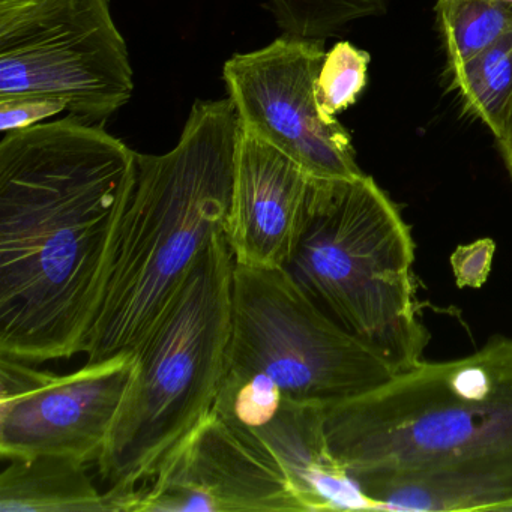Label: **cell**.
<instances>
[{"instance_id":"6da1fadb","label":"cell","mask_w":512,"mask_h":512,"mask_svg":"<svg viewBox=\"0 0 512 512\" xmlns=\"http://www.w3.org/2000/svg\"><path fill=\"white\" fill-rule=\"evenodd\" d=\"M137 152L74 116L0 140V355L83 352L100 313Z\"/></svg>"},{"instance_id":"7a4b0ae2","label":"cell","mask_w":512,"mask_h":512,"mask_svg":"<svg viewBox=\"0 0 512 512\" xmlns=\"http://www.w3.org/2000/svg\"><path fill=\"white\" fill-rule=\"evenodd\" d=\"M238 139L229 97L197 100L175 148L137 155L106 295L83 346L88 362L139 349L226 232Z\"/></svg>"},{"instance_id":"3957f363","label":"cell","mask_w":512,"mask_h":512,"mask_svg":"<svg viewBox=\"0 0 512 512\" xmlns=\"http://www.w3.org/2000/svg\"><path fill=\"white\" fill-rule=\"evenodd\" d=\"M413 263L410 227L371 176L311 178L304 227L284 269L395 374L424 361L430 340Z\"/></svg>"},{"instance_id":"277c9868","label":"cell","mask_w":512,"mask_h":512,"mask_svg":"<svg viewBox=\"0 0 512 512\" xmlns=\"http://www.w3.org/2000/svg\"><path fill=\"white\" fill-rule=\"evenodd\" d=\"M326 442L350 476L512 452V338L463 358L419 362L325 409Z\"/></svg>"},{"instance_id":"5b68a950","label":"cell","mask_w":512,"mask_h":512,"mask_svg":"<svg viewBox=\"0 0 512 512\" xmlns=\"http://www.w3.org/2000/svg\"><path fill=\"white\" fill-rule=\"evenodd\" d=\"M235 257L218 233L184 289L134 350L137 368L98 460L113 502L139 490L170 451L211 412L226 374Z\"/></svg>"},{"instance_id":"8992f818","label":"cell","mask_w":512,"mask_h":512,"mask_svg":"<svg viewBox=\"0 0 512 512\" xmlns=\"http://www.w3.org/2000/svg\"><path fill=\"white\" fill-rule=\"evenodd\" d=\"M394 374L332 322L286 269L235 265L223 383H248L274 400L328 409Z\"/></svg>"},{"instance_id":"52a82bcc","label":"cell","mask_w":512,"mask_h":512,"mask_svg":"<svg viewBox=\"0 0 512 512\" xmlns=\"http://www.w3.org/2000/svg\"><path fill=\"white\" fill-rule=\"evenodd\" d=\"M133 94L110 0H0V98H58L70 116L103 124Z\"/></svg>"},{"instance_id":"ba28073f","label":"cell","mask_w":512,"mask_h":512,"mask_svg":"<svg viewBox=\"0 0 512 512\" xmlns=\"http://www.w3.org/2000/svg\"><path fill=\"white\" fill-rule=\"evenodd\" d=\"M325 40L283 35L263 49L236 53L223 68L239 128L268 143L316 179L362 175L352 139L323 118L316 85Z\"/></svg>"},{"instance_id":"9c48e42d","label":"cell","mask_w":512,"mask_h":512,"mask_svg":"<svg viewBox=\"0 0 512 512\" xmlns=\"http://www.w3.org/2000/svg\"><path fill=\"white\" fill-rule=\"evenodd\" d=\"M136 368V352L86 362L64 376L0 355V455L98 463Z\"/></svg>"},{"instance_id":"30bf717a","label":"cell","mask_w":512,"mask_h":512,"mask_svg":"<svg viewBox=\"0 0 512 512\" xmlns=\"http://www.w3.org/2000/svg\"><path fill=\"white\" fill-rule=\"evenodd\" d=\"M302 511L286 472L244 425L211 412L172 449L145 487L113 512Z\"/></svg>"},{"instance_id":"8fae6325","label":"cell","mask_w":512,"mask_h":512,"mask_svg":"<svg viewBox=\"0 0 512 512\" xmlns=\"http://www.w3.org/2000/svg\"><path fill=\"white\" fill-rule=\"evenodd\" d=\"M311 176L239 128L226 238L236 265L284 269L298 245Z\"/></svg>"},{"instance_id":"7c38bea8","label":"cell","mask_w":512,"mask_h":512,"mask_svg":"<svg viewBox=\"0 0 512 512\" xmlns=\"http://www.w3.org/2000/svg\"><path fill=\"white\" fill-rule=\"evenodd\" d=\"M350 478L370 511L512 512V452Z\"/></svg>"},{"instance_id":"4fadbf2b","label":"cell","mask_w":512,"mask_h":512,"mask_svg":"<svg viewBox=\"0 0 512 512\" xmlns=\"http://www.w3.org/2000/svg\"><path fill=\"white\" fill-rule=\"evenodd\" d=\"M247 428L277 458L305 512L368 509L355 481L329 449L325 409L281 400L271 418Z\"/></svg>"},{"instance_id":"5bb4252c","label":"cell","mask_w":512,"mask_h":512,"mask_svg":"<svg viewBox=\"0 0 512 512\" xmlns=\"http://www.w3.org/2000/svg\"><path fill=\"white\" fill-rule=\"evenodd\" d=\"M0 512H112L86 463L58 455L11 458L0 473Z\"/></svg>"},{"instance_id":"9a60e30c","label":"cell","mask_w":512,"mask_h":512,"mask_svg":"<svg viewBox=\"0 0 512 512\" xmlns=\"http://www.w3.org/2000/svg\"><path fill=\"white\" fill-rule=\"evenodd\" d=\"M449 68L452 88L460 94L467 112L497 139L512 101V29L487 49Z\"/></svg>"},{"instance_id":"2e32d148","label":"cell","mask_w":512,"mask_h":512,"mask_svg":"<svg viewBox=\"0 0 512 512\" xmlns=\"http://www.w3.org/2000/svg\"><path fill=\"white\" fill-rule=\"evenodd\" d=\"M449 67L461 64L512 29V13L496 0H437Z\"/></svg>"},{"instance_id":"e0dca14e","label":"cell","mask_w":512,"mask_h":512,"mask_svg":"<svg viewBox=\"0 0 512 512\" xmlns=\"http://www.w3.org/2000/svg\"><path fill=\"white\" fill-rule=\"evenodd\" d=\"M389 0H268V7L284 35L326 40L352 23L382 16Z\"/></svg>"},{"instance_id":"ac0fdd59","label":"cell","mask_w":512,"mask_h":512,"mask_svg":"<svg viewBox=\"0 0 512 512\" xmlns=\"http://www.w3.org/2000/svg\"><path fill=\"white\" fill-rule=\"evenodd\" d=\"M370 55L347 41L326 52L317 77L316 95L320 113L335 121L338 113L352 107L367 86Z\"/></svg>"},{"instance_id":"d6986e66","label":"cell","mask_w":512,"mask_h":512,"mask_svg":"<svg viewBox=\"0 0 512 512\" xmlns=\"http://www.w3.org/2000/svg\"><path fill=\"white\" fill-rule=\"evenodd\" d=\"M62 112H67V103L58 98L40 95L0 98V131L7 134L25 130L43 124Z\"/></svg>"},{"instance_id":"ffe728a7","label":"cell","mask_w":512,"mask_h":512,"mask_svg":"<svg viewBox=\"0 0 512 512\" xmlns=\"http://www.w3.org/2000/svg\"><path fill=\"white\" fill-rule=\"evenodd\" d=\"M500 154H502L503 163L512 179V101L506 113L505 122H503L502 133L497 137Z\"/></svg>"},{"instance_id":"44dd1931","label":"cell","mask_w":512,"mask_h":512,"mask_svg":"<svg viewBox=\"0 0 512 512\" xmlns=\"http://www.w3.org/2000/svg\"><path fill=\"white\" fill-rule=\"evenodd\" d=\"M496 2H499L500 5H503L506 10H509L512 13V0H496Z\"/></svg>"}]
</instances>
